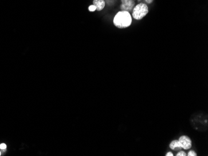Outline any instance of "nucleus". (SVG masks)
<instances>
[{
  "instance_id": "nucleus-13",
  "label": "nucleus",
  "mask_w": 208,
  "mask_h": 156,
  "mask_svg": "<svg viewBox=\"0 0 208 156\" xmlns=\"http://www.w3.org/2000/svg\"><path fill=\"white\" fill-rule=\"evenodd\" d=\"M0 155H1V152H0Z\"/></svg>"
},
{
  "instance_id": "nucleus-9",
  "label": "nucleus",
  "mask_w": 208,
  "mask_h": 156,
  "mask_svg": "<svg viewBox=\"0 0 208 156\" xmlns=\"http://www.w3.org/2000/svg\"><path fill=\"white\" fill-rule=\"evenodd\" d=\"M176 155V156H186L187 155H186V153L184 151H180Z\"/></svg>"
},
{
  "instance_id": "nucleus-2",
  "label": "nucleus",
  "mask_w": 208,
  "mask_h": 156,
  "mask_svg": "<svg viewBox=\"0 0 208 156\" xmlns=\"http://www.w3.org/2000/svg\"><path fill=\"white\" fill-rule=\"evenodd\" d=\"M148 13V6L146 4L141 3L134 7L132 10V16L135 19L140 20L144 18Z\"/></svg>"
},
{
  "instance_id": "nucleus-3",
  "label": "nucleus",
  "mask_w": 208,
  "mask_h": 156,
  "mask_svg": "<svg viewBox=\"0 0 208 156\" xmlns=\"http://www.w3.org/2000/svg\"><path fill=\"white\" fill-rule=\"evenodd\" d=\"M121 4L120 9L127 12H130L135 7V2L133 0H121Z\"/></svg>"
},
{
  "instance_id": "nucleus-6",
  "label": "nucleus",
  "mask_w": 208,
  "mask_h": 156,
  "mask_svg": "<svg viewBox=\"0 0 208 156\" xmlns=\"http://www.w3.org/2000/svg\"><path fill=\"white\" fill-rule=\"evenodd\" d=\"M170 147L173 151H180L181 150V146L178 140H174L171 142L170 144Z\"/></svg>"
},
{
  "instance_id": "nucleus-7",
  "label": "nucleus",
  "mask_w": 208,
  "mask_h": 156,
  "mask_svg": "<svg viewBox=\"0 0 208 156\" xmlns=\"http://www.w3.org/2000/svg\"><path fill=\"white\" fill-rule=\"evenodd\" d=\"M89 10L91 12H93V11H95L96 10V8H95V6L94 5V4H92L91 6H90L89 7Z\"/></svg>"
},
{
  "instance_id": "nucleus-4",
  "label": "nucleus",
  "mask_w": 208,
  "mask_h": 156,
  "mask_svg": "<svg viewBox=\"0 0 208 156\" xmlns=\"http://www.w3.org/2000/svg\"><path fill=\"white\" fill-rule=\"evenodd\" d=\"M181 144L182 149L184 150H188L192 146V142L191 139L187 136H182L178 139Z\"/></svg>"
},
{
  "instance_id": "nucleus-10",
  "label": "nucleus",
  "mask_w": 208,
  "mask_h": 156,
  "mask_svg": "<svg viewBox=\"0 0 208 156\" xmlns=\"http://www.w3.org/2000/svg\"><path fill=\"white\" fill-rule=\"evenodd\" d=\"M6 148V145L4 143L1 144H0V149H5Z\"/></svg>"
},
{
  "instance_id": "nucleus-8",
  "label": "nucleus",
  "mask_w": 208,
  "mask_h": 156,
  "mask_svg": "<svg viewBox=\"0 0 208 156\" xmlns=\"http://www.w3.org/2000/svg\"><path fill=\"white\" fill-rule=\"evenodd\" d=\"M187 155H188V156H196V155H197V154H196L194 151H190L188 152V154Z\"/></svg>"
},
{
  "instance_id": "nucleus-5",
  "label": "nucleus",
  "mask_w": 208,
  "mask_h": 156,
  "mask_svg": "<svg viewBox=\"0 0 208 156\" xmlns=\"http://www.w3.org/2000/svg\"><path fill=\"white\" fill-rule=\"evenodd\" d=\"M93 4H94L95 8L96 10L98 11H102L105 6V2L104 0H94L93 1Z\"/></svg>"
},
{
  "instance_id": "nucleus-12",
  "label": "nucleus",
  "mask_w": 208,
  "mask_h": 156,
  "mask_svg": "<svg viewBox=\"0 0 208 156\" xmlns=\"http://www.w3.org/2000/svg\"><path fill=\"white\" fill-rule=\"evenodd\" d=\"M165 155H166V156H173L174 155H173V154L172 153V152H168Z\"/></svg>"
},
{
  "instance_id": "nucleus-1",
  "label": "nucleus",
  "mask_w": 208,
  "mask_h": 156,
  "mask_svg": "<svg viewBox=\"0 0 208 156\" xmlns=\"http://www.w3.org/2000/svg\"><path fill=\"white\" fill-rule=\"evenodd\" d=\"M132 16L129 12L121 11L117 13L113 19V24L119 29H124L132 24Z\"/></svg>"
},
{
  "instance_id": "nucleus-11",
  "label": "nucleus",
  "mask_w": 208,
  "mask_h": 156,
  "mask_svg": "<svg viewBox=\"0 0 208 156\" xmlns=\"http://www.w3.org/2000/svg\"><path fill=\"white\" fill-rule=\"evenodd\" d=\"M145 1L148 4H151L153 1V0H145Z\"/></svg>"
}]
</instances>
